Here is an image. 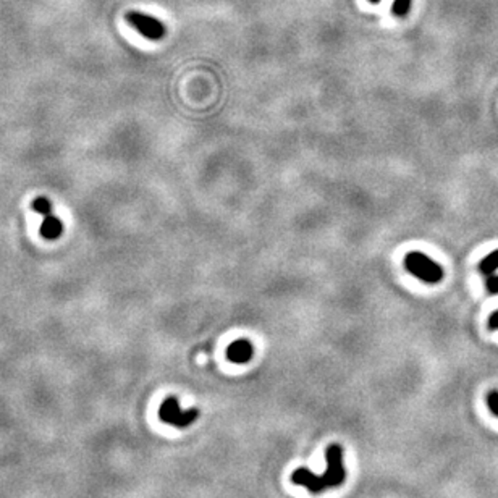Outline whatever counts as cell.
<instances>
[{"mask_svg":"<svg viewBox=\"0 0 498 498\" xmlns=\"http://www.w3.org/2000/svg\"><path fill=\"white\" fill-rule=\"evenodd\" d=\"M411 2L413 0H394V5H391V13H394L396 18H405L411 10Z\"/></svg>","mask_w":498,"mask_h":498,"instance_id":"obj_8","label":"cell"},{"mask_svg":"<svg viewBox=\"0 0 498 498\" xmlns=\"http://www.w3.org/2000/svg\"><path fill=\"white\" fill-rule=\"evenodd\" d=\"M325 461H327V469H325L322 475H315L306 468L296 469L291 474L293 484L306 487L314 495H319L324 490L343 485L346 479L345 464H343V448L340 445L329 447L327 451H325Z\"/></svg>","mask_w":498,"mask_h":498,"instance_id":"obj_1","label":"cell"},{"mask_svg":"<svg viewBox=\"0 0 498 498\" xmlns=\"http://www.w3.org/2000/svg\"><path fill=\"white\" fill-rule=\"evenodd\" d=\"M487 291L492 293V295H498V275H490L487 277Z\"/></svg>","mask_w":498,"mask_h":498,"instance_id":"obj_10","label":"cell"},{"mask_svg":"<svg viewBox=\"0 0 498 498\" xmlns=\"http://www.w3.org/2000/svg\"><path fill=\"white\" fill-rule=\"evenodd\" d=\"M254 356V346L248 340H236L226 348V358L235 364H245Z\"/></svg>","mask_w":498,"mask_h":498,"instance_id":"obj_6","label":"cell"},{"mask_svg":"<svg viewBox=\"0 0 498 498\" xmlns=\"http://www.w3.org/2000/svg\"><path fill=\"white\" fill-rule=\"evenodd\" d=\"M405 267L409 274L424 281V284L435 285L444 280V269L424 253H408L405 256Z\"/></svg>","mask_w":498,"mask_h":498,"instance_id":"obj_2","label":"cell"},{"mask_svg":"<svg viewBox=\"0 0 498 498\" xmlns=\"http://www.w3.org/2000/svg\"><path fill=\"white\" fill-rule=\"evenodd\" d=\"M198 416L199 413L196 409H186V411H183L175 396L167 398L159 409V418L162 423L180 429H185L188 425H191L198 419Z\"/></svg>","mask_w":498,"mask_h":498,"instance_id":"obj_4","label":"cell"},{"mask_svg":"<svg viewBox=\"0 0 498 498\" xmlns=\"http://www.w3.org/2000/svg\"><path fill=\"white\" fill-rule=\"evenodd\" d=\"M369 2H370V4H379L380 0H369Z\"/></svg>","mask_w":498,"mask_h":498,"instance_id":"obj_12","label":"cell"},{"mask_svg":"<svg viewBox=\"0 0 498 498\" xmlns=\"http://www.w3.org/2000/svg\"><path fill=\"white\" fill-rule=\"evenodd\" d=\"M126 21L149 41L162 40L165 32H167L162 21L142 12H128L126 13Z\"/></svg>","mask_w":498,"mask_h":498,"instance_id":"obj_5","label":"cell"},{"mask_svg":"<svg viewBox=\"0 0 498 498\" xmlns=\"http://www.w3.org/2000/svg\"><path fill=\"white\" fill-rule=\"evenodd\" d=\"M487 406H489L492 414L498 418V391L497 390L490 391V394L487 395Z\"/></svg>","mask_w":498,"mask_h":498,"instance_id":"obj_9","label":"cell"},{"mask_svg":"<svg viewBox=\"0 0 498 498\" xmlns=\"http://www.w3.org/2000/svg\"><path fill=\"white\" fill-rule=\"evenodd\" d=\"M479 270H480V274H484L487 277L494 275V272H497L498 270V249L494 253H490L489 256H485L482 261H480Z\"/></svg>","mask_w":498,"mask_h":498,"instance_id":"obj_7","label":"cell"},{"mask_svg":"<svg viewBox=\"0 0 498 498\" xmlns=\"http://www.w3.org/2000/svg\"><path fill=\"white\" fill-rule=\"evenodd\" d=\"M489 329L490 330H498V311L490 315L489 319Z\"/></svg>","mask_w":498,"mask_h":498,"instance_id":"obj_11","label":"cell"},{"mask_svg":"<svg viewBox=\"0 0 498 498\" xmlns=\"http://www.w3.org/2000/svg\"><path fill=\"white\" fill-rule=\"evenodd\" d=\"M32 210L42 215L40 233L44 240H47V241L59 240V238L62 236L63 224H62V220H60L57 215L54 214L51 201L44 196L36 198L35 201H32Z\"/></svg>","mask_w":498,"mask_h":498,"instance_id":"obj_3","label":"cell"}]
</instances>
